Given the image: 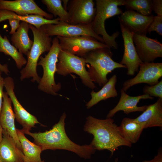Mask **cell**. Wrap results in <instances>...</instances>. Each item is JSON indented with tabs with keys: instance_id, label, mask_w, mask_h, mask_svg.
Here are the masks:
<instances>
[{
	"instance_id": "6da1fadb",
	"label": "cell",
	"mask_w": 162,
	"mask_h": 162,
	"mask_svg": "<svg viewBox=\"0 0 162 162\" xmlns=\"http://www.w3.org/2000/svg\"><path fill=\"white\" fill-rule=\"evenodd\" d=\"M66 117L64 112L52 129L44 132L32 133L29 131L22 130L25 134L33 138L34 143L40 146L42 151L49 149L65 150L74 152L82 158H91L96 150L91 144L80 146L69 139L65 129Z\"/></svg>"
},
{
	"instance_id": "7a4b0ae2",
	"label": "cell",
	"mask_w": 162,
	"mask_h": 162,
	"mask_svg": "<svg viewBox=\"0 0 162 162\" xmlns=\"http://www.w3.org/2000/svg\"><path fill=\"white\" fill-rule=\"evenodd\" d=\"M84 130L93 136L90 144L96 150H108L112 156L120 146H132L121 135L118 126L111 118L100 119L89 116L86 118Z\"/></svg>"
},
{
	"instance_id": "3957f363",
	"label": "cell",
	"mask_w": 162,
	"mask_h": 162,
	"mask_svg": "<svg viewBox=\"0 0 162 162\" xmlns=\"http://www.w3.org/2000/svg\"><path fill=\"white\" fill-rule=\"evenodd\" d=\"M112 56L111 48L108 47L93 50L82 57L86 63L90 65L88 71L91 79L100 86L106 83L108 81L107 75L114 69L126 68L124 65L114 61Z\"/></svg>"
},
{
	"instance_id": "277c9868",
	"label": "cell",
	"mask_w": 162,
	"mask_h": 162,
	"mask_svg": "<svg viewBox=\"0 0 162 162\" xmlns=\"http://www.w3.org/2000/svg\"><path fill=\"white\" fill-rule=\"evenodd\" d=\"M34 37L32 47L27 55V62L25 67L20 71V80L22 81L26 79L32 78L33 82H40L41 78L38 76L37 68L38 60L43 53L48 52L52 45V40L46 33L44 25L37 28L29 24Z\"/></svg>"
},
{
	"instance_id": "5b68a950",
	"label": "cell",
	"mask_w": 162,
	"mask_h": 162,
	"mask_svg": "<svg viewBox=\"0 0 162 162\" xmlns=\"http://www.w3.org/2000/svg\"><path fill=\"white\" fill-rule=\"evenodd\" d=\"M96 14L91 23L92 29L97 34L101 36L106 45L117 49L118 44L116 40L119 32H116L109 35L106 31L105 23L107 19L123 13L119 6L124 5V0H96Z\"/></svg>"
},
{
	"instance_id": "8992f818",
	"label": "cell",
	"mask_w": 162,
	"mask_h": 162,
	"mask_svg": "<svg viewBox=\"0 0 162 162\" xmlns=\"http://www.w3.org/2000/svg\"><path fill=\"white\" fill-rule=\"evenodd\" d=\"M61 50L58 39L56 37H55L52 40L50 50L44 57H40V60L38 63V65L41 66L43 70V75L38 88L45 93L53 95H57V92L61 88V84H56L55 80L58 56Z\"/></svg>"
},
{
	"instance_id": "52a82bcc",
	"label": "cell",
	"mask_w": 162,
	"mask_h": 162,
	"mask_svg": "<svg viewBox=\"0 0 162 162\" xmlns=\"http://www.w3.org/2000/svg\"><path fill=\"white\" fill-rule=\"evenodd\" d=\"M58 59L56 72L58 74L65 76L74 73L80 77L82 82L86 86L92 89L96 88L86 69V63L83 57L61 49L58 55Z\"/></svg>"
},
{
	"instance_id": "ba28073f",
	"label": "cell",
	"mask_w": 162,
	"mask_h": 162,
	"mask_svg": "<svg viewBox=\"0 0 162 162\" xmlns=\"http://www.w3.org/2000/svg\"><path fill=\"white\" fill-rule=\"evenodd\" d=\"M56 37L62 49L80 57H83L89 52L97 49L109 47L105 44L89 36Z\"/></svg>"
},
{
	"instance_id": "9c48e42d",
	"label": "cell",
	"mask_w": 162,
	"mask_h": 162,
	"mask_svg": "<svg viewBox=\"0 0 162 162\" xmlns=\"http://www.w3.org/2000/svg\"><path fill=\"white\" fill-rule=\"evenodd\" d=\"M44 26L46 33L50 37L87 36L104 43L102 37L97 34L94 31L91 23L88 24L72 25L60 20L58 24H46Z\"/></svg>"
},
{
	"instance_id": "30bf717a",
	"label": "cell",
	"mask_w": 162,
	"mask_h": 162,
	"mask_svg": "<svg viewBox=\"0 0 162 162\" xmlns=\"http://www.w3.org/2000/svg\"><path fill=\"white\" fill-rule=\"evenodd\" d=\"M93 0H70L67 7L68 23L72 25L88 24L93 20L96 8Z\"/></svg>"
},
{
	"instance_id": "8fae6325",
	"label": "cell",
	"mask_w": 162,
	"mask_h": 162,
	"mask_svg": "<svg viewBox=\"0 0 162 162\" xmlns=\"http://www.w3.org/2000/svg\"><path fill=\"white\" fill-rule=\"evenodd\" d=\"M162 76L161 62L143 63L140 65L138 73L135 77L123 82L121 89L126 92L131 87L142 83L153 86L159 82Z\"/></svg>"
},
{
	"instance_id": "7c38bea8",
	"label": "cell",
	"mask_w": 162,
	"mask_h": 162,
	"mask_svg": "<svg viewBox=\"0 0 162 162\" xmlns=\"http://www.w3.org/2000/svg\"><path fill=\"white\" fill-rule=\"evenodd\" d=\"M119 21L124 44V54L120 63L126 66L128 75L133 76L138 71L140 65L143 62L136 51L133 40L134 33Z\"/></svg>"
},
{
	"instance_id": "4fadbf2b",
	"label": "cell",
	"mask_w": 162,
	"mask_h": 162,
	"mask_svg": "<svg viewBox=\"0 0 162 162\" xmlns=\"http://www.w3.org/2000/svg\"><path fill=\"white\" fill-rule=\"evenodd\" d=\"M4 87L14 106L15 117L22 125L23 130L30 131L35 127L36 124H40L36 117L28 112L18 100L14 92V83L13 79L8 76L4 79Z\"/></svg>"
},
{
	"instance_id": "5bb4252c",
	"label": "cell",
	"mask_w": 162,
	"mask_h": 162,
	"mask_svg": "<svg viewBox=\"0 0 162 162\" xmlns=\"http://www.w3.org/2000/svg\"><path fill=\"white\" fill-rule=\"evenodd\" d=\"M133 40L139 57L143 63H151L162 57V44L156 39L134 34Z\"/></svg>"
},
{
	"instance_id": "9a60e30c",
	"label": "cell",
	"mask_w": 162,
	"mask_h": 162,
	"mask_svg": "<svg viewBox=\"0 0 162 162\" xmlns=\"http://www.w3.org/2000/svg\"><path fill=\"white\" fill-rule=\"evenodd\" d=\"M0 9L10 10L20 16L38 14L48 20H52L53 17L52 14L40 8L33 0H0Z\"/></svg>"
},
{
	"instance_id": "2e32d148",
	"label": "cell",
	"mask_w": 162,
	"mask_h": 162,
	"mask_svg": "<svg viewBox=\"0 0 162 162\" xmlns=\"http://www.w3.org/2000/svg\"><path fill=\"white\" fill-rule=\"evenodd\" d=\"M154 16H145L135 11L127 10L118 16L119 21L134 34L146 35Z\"/></svg>"
},
{
	"instance_id": "e0dca14e",
	"label": "cell",
	"mask_w": 162,
	"mask_h": 162,
	"mask_svg": "<svg viewBox=\"0 0 162 162\" xmlns=\"http://www.w3.org/2000/svg\"><path fill=\"white\" fill-rule=\"evenodd\" d=\"M119 100L116 106L110 110L106 116V118H111L118 112L123 111L126 114L135 112H143L147 105L137 106L138 104L141 99L153 100L154 98L147 94H143L136 96H131L121 89Z\"/></svg>"
},
{
	"instance_id": "ac0fdd59",
	"label": "cell",
	"mask_w": 162,
	"mask_h": 162,
	"mask_svg": "<svg viewBox=\"0 0 162 162\" xmlns=\"http://www.w3.org/2000/svg\"><path fill=\"white\" fill-rule=\"evenodd\" d=\"M15 116L12 102L6 92H4L2 108L0 113V123L3 130L14 140L17 147L22 152L15 125Z\"/></svg>"
},
{
	"instance_id": "d6986e66",
	"label": "cell",
	"mask_w": 162,
	"mask_h": 162,
	"mask_svg": "<svg viewBox=\"0 0 162 162\" xmlns=\"http://www.w3.org/2000/svg\"><path fill=\"white\" fill-rule=\"evenodd\" d=\"M0 159L2 162H24V156L14 140L4 130L0 143Z\"/></svg>"
},
{
	"instance_id": "ffe728a7",
	"label": "cell",
	"mask_w": 162,
	"mask_h": 162,
	"mask_svg": "<svg viewBox=\"0 0 162 162\" xmlns=\"http://www.w3.org/2000/svg\"><path fill=\"white\" fill-rule=\"evenodd\" d=\"M135 120L145 125V128L162 127V99L158 98L154 104L147 105L146 109Z\"/></svg>"
},
{
	"instance_id": "44dd1931",
	"label": "cell",
	"mask_w": 162,
	"mask_h": 162,
	"mask_svg": "<svg viewBox=\"0 0 162 162\" xmlns=\"http://www.w3.org/2000/svg\"><path fill=\"white\" fill-rule=\"evenodd\" d=\"M10 18L15 19L20 21L27 22L33 25L37 28H39L42 26L46 24H58L60 21L58 17L53 19L48 20L38 14L20 16L10 10L0 9V22Z\"/></svg>"
},
{
	"instance_id": "7402d4cb",
	"label": "cell",
	"mask_w": 162,
	"mask_h": 162,
	"mask_svg": "<svg viewBox=\"0 0 162 162\" xmlns=\"http://www.w3.org/2000/svg\"><path fill=\"white\" fill-rule=\"evenodd\" d=\"M118 128L123 138L132 144L137 142L145 128V125L134 119L125 117L122 120Z\"/></svg>"
},
{
	"instance_id": "603a6c76",
	"label": "cell",
	"mask_w": 162,
	"mask_h": 162,
	"mask_svg": "<svg viewBox=\"0 0 162 162\" xmlns=\"http://www.w3.org/2000/svg\"><path fill=\"white\" fill-rule=\"evenodd\" d=\"M29 29V24L22 21L19 28L11 38L13 45L20 52L26 56L30 50L33 42L28 36Z\"/></svg>"
},
{
	"instance_id": "cb8c5ba5",
	"label": "cell",
	"mask_w": 162,
	"mask_h": 162,
	"mask_svg": "<svg viewBox=\"0 0 162 162\" xmlns=\"http://www.w3.org/2000/svg\"><path fill=\"white\" fill-rule=\"evenodd\" d=\"M117 81V76L114 74L99 91L95 92L92 90L90 93L91 98L86 105L87 108H91L102 100L116 97L118 95L116 88Z\"/></svg>"
},
{
	"instance_id": "d4e9b609",
	"label": "cell",
	"mask_w": 162,
	"mask_h": 162,
	"mask_svg": "<svg viewBox=\"0 0 162 162\" xmlns=\"http://www.w3.org/2000/svg\"><path fill=\"white\" fill-rule=\"evenodd\" d=\"M16 131L24 156V162H41L40 155L42 151L41 147L29 141L22 129H16Z\"/></svg>"
},
{
	"instance_id": "484cf974",
	"label": "cell",
	"mask_w": 162,
	"mask_h": 162,
	"mask_svg": "<svg viewBox=\"0 0 162 162\" xmlns=\"http://www.w3.org/2000/svg\"><path fill=\"white\" fill-rule=\"evenodd\" d=\"M0 52L4 53L5 55L11 57L15 62L16 66L21 69L26 65L27 60L22 54L10 43L7 37L5 35L3 37L0 33Z\"/></svg>"
},
{
	"instance_id": "4316f807",
	"label": "cell",
	"mask_w": 162,
	"mask_h": 162,
	"mask_svg": "<svg viewBox=\"0 0 162 162\" xmlns=\"http://www.w3.org/2000/svg\"><path fill=\"white\" fill-rule=\"evenodd\" d=\"M42 2L46 7L47 10L55 17L58 16L60 20L69 23L68 13L64 8L61 0H42Z\"/></svg>"
},
{
	"instance_id": "83f0119b",
	"label": "cell",
	"mask_w": 162,
	"mask_h": 162,
	"mask_svg": "<svg viewBox=\"0 0 162 162\" xmlns=\"http://www.w3.org/2000/svg\"><path fill=\"white\" fill-rule=\"evenodd\" d=\"M124 6L127 10H135L144 15H152V0H124Z\"/></svg>"
},
{
	"instance_id": "f1b7e54d",
	"label": "cell",
	"mask_w": 162,
	"mask_h": 162,
	"mask_svg": "<svg viewBox=\"0 0 162 162\" xmlns=\"http://www.w3.org/2000/svg\"><path fill=\"white\" fill-rule=\"evenodd\" d=\"M143 90L144 94L162 99V80L154 85L145 86Z\"/></svg>"
},
{
	"instance_id": "f546056e",
	"label": "cell",
	"mask_w": 162,
	"mask_h": 162,
	"mask_svg": "<svg viewBox=\"0 0 162 162\" xmlns=\"http://www.w3.org/2000/svg\"><path fill=\"white\" fill-rule=\"evenodd\" d=\"M152 31H155L159 35H162V16H154L153 21L148 28V33L150 34Z\"/></svg>"
},
{
	"instance_id": "4dcf8cb0",
	"label": "cell",
	"mask_w": 162,
	"mask_h": 162,
	"mask_svg": "<svg viewBox=\"0 0 162 162\" xmlns=\"http://www.w3.org/2000/svg\"><path fill=\"white\" fill-rule=\"evenodd\" d=\"M152 10L157 15L162 16V0H152Z\"/></svg>"
},
{
	"instance_id": "1f68e13d",
	"label": "cell",
	"mask_w": 162,
	"mask_h": 162,
	"mask_svg": "<svg viewBox=\"0 0 162 162\" xmlns=\"http://www.w3.org/2000/svg\"><path fill=\"white\" fill-rule=\"evenodd\" d=\"M8 20L11 27L9 34H12L15 32L19 28L20 21L14 18L9 19Z\"/></svg>"
},
{
	"instance_id": "d6a6232c",
	"label": "cell",
	"mask_w": 162,
	"mask_h": 162,
	"mask_svg": "<svg viewBox=\"0 0 162 162\" xmlns=\"http://www.w3.org/2000/svg\"><path fill=\"white\" fill-rule=\"evenodd\" d=\"M4 87V78L1 76H0V113L2 108L4 92L3 88Z\"/></svg>"
},
{
	"instance_id": "836d02e7",
	"label": "cell",
	"mask_w": 162,
	"mask_h": 162,
	"mask_svg": "<svg viewBox=\"0 0 162 162\" xmlns=\"http://www.w3.org/2000/svg\"><path fill=\"white\" fill-rule=\"evenodd\" d=\"M142 162H162V150L161 148L159 149L157 155L155 156L153 159L149 160H144Z\"/></svg>"
},
{
	"instance_id": "e575fe53",
	"label": "cell",
	"mask_w": 162,
	"mask_h": 162,
	"mask_svg": "<svg viewBox=\"0 0 162 162\" xmlns=\"http://www.w3.org/2000/svg\"><path fill=\"white\" fill-rule=\"evenodd\" d=\"M0 70L2 72L6 74H8L10 71L8 68V65L7 64H2L0 63Z\"/></svg>"
},
{
	"instance_id": "d590c367",
	"label": "cell",
	"mask_w": 162,
	"mask_h": 162,
	"mask_svg": "<svg viewBox=\"0 0 162 162\" xmlns=\"http://www.w3.org/2000/svg\"><path fill=\"white\" fill-rule=\"evenodd\" d=\"M69 1V0H62V2L63 3L64 6L63 7L64 9L67 11V7Z\"/></svg>"
},
{
	"instance_id": "8d00e7d4",
	"label": "cell",
	"mask_w": 162,
	"mask_h": 162,
	"mask_svg": "<svg viewBox=\"0 0 162 162\" xmlns=\"http://www.w3.org/2000/svg\"><path fill=\"white\" fill-rule=\"evenodd\" d=\"M3 129L0 123V143L1 142L3 138Z\"/></svg>"
},
{
	"instance_id": "74e56055",
	"label": "cell",
	"mask_w": 162,
	"mask_h": 162,
	"mask_svg": "<svg viewBox=\"0 0 162 162\" xmlns=\"http://www.w3.org/2000/svg\"><path fill=\"white\" fill-rule=\"evenodd\" d=\"M2 72L1 71V70H0V76H2Z\"/></svg>"
},
{
	"instance_id": "f35d334b",
	"label": "cell",
	"mask_w": 162,
	"mask_h": 162,
	"mask_svg": "<svg viewBox=\"0 0 162 162\" xmlns=\"http://www.w3.org/2000/svg\"><path fill=\"white\" fill-rule=\"evenodd\" d=\"M118 158H117L115 159V162H118Z\"/></svg>"
},
{
	"instance_id": "ab89813d",
	"label": "cell",
	"mask_w": 162,
	"mask_h": 162,
	"mask_svg": "<svg viewBox=\"0 0 162 162\" xmlns=\"http://www.w3.org/2000/svg\"><path fill=\"white\" fill-rule=\"evenodd\" d=\"M0 162H2V160H1V159H0Z\"/></svg>"
},
{
	"instance_id": "60d3db41",
	"label": "cell",
	"mask_w": 162,
	"mask_h": 162,
	"mask_svg": "<svg viewBox=\"0 0 162 162\" xmlns=\"http://www.w3.org/2000/svg\"><path fill=\"white\" fill-rule=\"evenodd\" d=\"M41 162H44V160H43V161H42Z\"/></svg>"
},
{
	"instance_id": "b9f144b4",
	"label": "cell",
	"mask_w": 162,
	"mask_h": 162,
	"mask_svg": "<svg viewBox=\"0 0 162 162\" xmlns=\"http://www.w3.org/2000/svg\"></svg>"
}]
</instances>
